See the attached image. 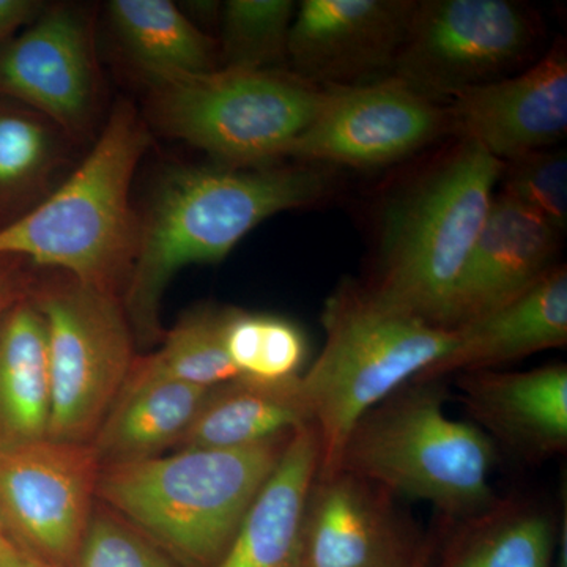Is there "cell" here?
I'll use <instances>...</instances> for the list:
<instances>
[{"instance_id": "obj_1", "label": "cell", "mask_w": 567, "mask_h": 567, "mask_svg": "<svg viewBox=\"0 0 567 567\" xmlns=\"http://www.w3.org/2000/svg\"><path fill=\"white\" fill-rule=\"evenodd\" d=\"M330 188L320 167H175L162 175L144 215L122 303L140 341L162 333L159 301L186 265L221 262L259 224L308 207Z\"/></svg>"}, {"instance_id": "obj_2", "label": "cell", "mask_w": 567, "mask_h": 567, "mask_svg": "<svg viewBox=\"0 0 567 567\" xmlns=\"http://www.w3.org/2000/svg\"><path fill=\"white\" fill-rule=\"evenodd\" d=\"M293 432L103 465L96 496L182 567H216Z\"/></svg>"}, {"instance_id": "obj_3", "label": "cell", "mask_w": 567, "mask_h": 567, "mask_svg": "<svg viewBox=\"0 0 567 567\" xmlns=\"http://www.w3.org/2000/svg\"><path fill=\"white\" fill-rule=\"evenodd\" d=\"M148 142L136 107L118 103L78 169L32 210L0 227V257L55 268L122 300L140 238L130 189Z\"/></svg>"}, {"instance_id": "obj_4", "label": "cell", "mask_w": 567, "mask_h": 567, "mask_svg": "<svg viewBox=\"0 0 567 567\" xmlns=\"http://www.w3.org/2000/svg\"><path fill=\"white\" fill-rule=\"evenodd\" d=\"M505 163L472 142L386 207L369 289L394 311L453 330L458 282L486 223Z\"/></svg>"}, {"instance_id": "obj_5", "label": "cell", "mask_w": 567, "mask_h": 567, "mask_svg": "<svg viewBox=\"0 0 567 567\" xmlns=\"http://www.w3.org/2000/svg\"><path fill=\"white\" fill-rule=\"evenodd\" d=\"M439 380L409 382L369 409L346 436L334 472L431 503L446 522L494 505V442L445 413ZM333 472V473H334Z\"/></svg>"}, {"instance_id": "obj_6", "label": "cell", "mask_w": 567, "mask_h": 567, "mask_svg": "<svg viewBox=\"0 0 567 567\" xmlns=\"http://www.w3.org/2000/svg\"><path fill=\"white\" fill-rule=\"evenodd\" d=\"M322 352L300 375L319 432L317 476L331 475L346 436L369 409L450 352L454 330L388 308L368 286L346 282L324 301Z\"/></svg>"}, {"instance_id": "obj_7", "label": "cell", "mask_w": 567, "mask_h": 567, "mask_svg": "<svg viewBox=\"0 0 567 567\" xmlns=\"http://www.w3.org/2000/svg\"><path fill=\"white\" fill-rule=\"evenodd\" d=\"M147 115L227 167L270 166L315 122L327 91L293 71L215 69L147 80Z\"/></svg>"}, {"instance_id": "obj_8", "label": "cell", "mask_w": 567, "mask_h": 567, "mask_svg": "<svg viewBox=\"0 0 567 567\" xmlns=\"http://www.w3.org/2000/svg\"><path fill=\"white\" fill-rule=\"evenodd\" d=\"M32 300L47 322L48 439L92 443L136 361L122 300L70 276L40 287Z\"/></svg>"}, {"instance_id": "obj_9", "label": "cell", "mask_w": 567, "mask_h": 567, "mask_svg": "<svg viewBox=\"0 0 567 567\" xmlns=\"http://www.w3.org/2000/svg\"><path fill=\"white\" fill-rule=\"evenodd\" d=\"M535 21L507 0L416 2L391 74L435 100L511 76L535 47Z\"/></svg>"}, {"instance_id": "obj_10", "label": "cell", "mask_w": 567, "mask_h": 567, "mask_svg": "<svg viewBox=\"0 0 567 567\" xmlns=\"http://www.w3.org/2000/svg\"><path fill=\"white\" fill-rule=\"evenodd\" d=\"M100 470L92 443L0 446V529L54 567H76Z\"/></svg>"}, {"instance_id": "obj_11", "label": "cell", "mask_w": 567, "mask_h": 567, "mask_svg": "<svg viewBox=\"0 0 567 567\" xmlns=\"http://www.w3.org/2000/svg\"><path fill=\"white\" fill-rule=\"evenodd\" d=\"M327 99L289 155L305 163L385 166L451 130L450 115L399 78L323 87Z\"/></svg>"}, {"instance_id": "obj_12", "label": "cell", "mask_w": 567, "mask_h": 567, "mask_svg": "<svg viewBox=\"0 0 567 567\" xmlns=\"http://www.w3.org/2000/svg\"><path fill=\"white\" fill-rule=\"evenodd\" d=\"M0 96L43 115L71 141L87 136L99 114L100 71L80 9H44L0 50Z\"/></svg>"}, {"instance_id": "obj_13", "label": "cell", "mask_w": 567, "mask_h": 567, "mask_svg": "<svg viewBox=\"0 0 567 567\" xmlns=\"http://www.w3.org/2000/svg\"><path fill=\"white\" fill-rule=\"evenodd\" d=\"M394 498L350 473L316 476L305 511L306 567H429L432 548Z\"/></svg>"}, {"instance_id": "obj_14", "label": "cell", "mask_w": 567, "mask_h": 567, "mask_svg": "<svg viewBox=\"0 0 567 567\" xmlns=\"http://www.w3.org/2000/svg\"><path fill=\"white\" fill-rule=\"evenodd\" d=\"M415 7L412 0H305L287 47L293 73L319 87L377 81L393 71Z\"/></svg>"}, {"instance_id": "obj_15", "label": "cell", "mask_w": 567, "mask_h": 567, "mask_svg": "<svg viewBox=\"0 0 567 567\" xmlns=\"http://www.w3.org/2000/svg\"><path fill=\"white\" fill-rule=\"evenodd\" d=\"M462 141L507 163L547 151L567 130V55L557 44L529 69L457 93L447 107Z\"/></svg>"}, {"instance_id": "obj_16", "label": "cell", "mask_w": 567, "mask_h": 567, "mask_svg": "<svg viewBox=\"0 0 567 567\" xmlns=\"http://www.w3.org/2000/svg\"><path fill=\"white\" fill-rule=\"evenodd\" d=\"M461 401L481 431L513 456L540 465L567 450V365L462 372Z\"/></svg>"}, {"instance_id": "obj_17", "label": "cell", "mask_w": 567, "mask_h": 567, "mask_svg": "<svg viewBox=\"0 0 567 567\" xmlns=\"http://www.w3.org/2000/svg\"><path fill=\"white\" fill-rule=\"evenodd\" d=\"M559 235L505 194H495L458 282L453 330L539 281L551 268Z\"/></svg>"}, {"instance_id": "obj_18", "label": "cell", "mask_w": 567, "mask_h": 567, "mask_svg": "<svg viewBox=\"0 0 567 567\" xmlns=\"http://www.w3.org/2000/svg\"><path fill=\"white\" fill-rule=\"evenodd\" d=\"M454 333L450 352L412 382H432L454 372L494 371L529 354L566 347V267H551L524 293Z\"/></svg>"}, {"instance_id": "obj_19", "label": "cell", "mask_w": 567, "mask_h": 567, "mask_svg": "<svg viewBox=\"0 0 567 567\" xmlns=\"http://www.w3.org/2000/svg\"><path fill=\"white\" fill-rule=\"evenodd\" d=\"M319 465L316 425L295 429L274 475L216 567H306L305 511Z\"/></svg>"}, {"instance_id": "obj_20", "label": "cell", "mask_w": 567, "mask_h": 567, "mask_svg": "<svg viewBox=\"0 0 567 567\" xmlns=\"http://www.w3.org/2000/svg\"><path fill=\"white\" fill-rule=\"evenodd\" d=\"M300 375L281 382L237 377L210 388L199 413L178 445L248 446L311 424Z\"/></svg>"}, {"instance_id": "obj_21", "label": "cell", "mask_w": 567, "mask_h": 567, "mask_svg": "<svg viewBox=\"0 0 567 567\" xmlns=\"http://www.w3.org/2000/svg\"><path fill=\"white\" fill-rule=\"evenodd\" d=\"M50 412L47 322L28 297L0 317V446L47 439Z\"/></svg>"}, {"instance_id": "obj_22", "label": "cell", "mask_w": 567, "mask_h": 567, "mask_svg": "<svg viewBox=\"0 0 567 567\" xmlns=\"http://www.w3.org/2000/svg\"><path fill=\"white\" fill-rule=\"evenodd\" d=\"M451 525L439 567H554L558 527L546 506L499 498L476 516Z\"/></svg>"}, {"instance_id": "obj_23", "label": "cell", "mask_w": 567, "mask_h": 567, "mask_svg": "<svg viewBox=\"0 0 567 567\" xmlns=\"http://www.w3.org/2000/svg\"><path fill=\"white\" fill-rule=\"evenodd\" d=\"M210 388L152 380L126 383L92 440L100 464L155 457L178 445Z\"/></svg>"}, {"instance_id": "obj_24", "label": "cell", "mask_w": 567, "mask_h": 567, "mask_svg": "<svg viewBox=\"0 0 567 567\" xmlns=\"http://www.w3.org/2000/svg\"><path fill=\"white\" fill-rule=\"evenodd\" d=\"M112 32L145 81L218 69L219 48L169 0H112Z\"/></svg>"}, {"instance_id": "obj_25", "label": "cell", "mask_w": 567, "mask_h": 567, "mask_svg": "<svg viewBox=\"0 0 567 567\" xmlns=\"http://www.w3.org/2000/svg\"><path fill=\"white\" fill-rule=\"evenodd\" d=\"M70 137L28 107L0 104V227L21 218L58 186Z\"/></svg>"}, {"instance_id": "obj_26", "label": "cell", "mask_w": 567, "mask_h": 567, "mask_svg": "<svg viewBox=\"0 0 567 567\" xmlns=\"http://www.w3.org/2000/svg\"><path fill=\"white\" fill-rule=\"evenodd\" d=\"M227 309H194L151 357L134 361L126 383L167 382L213 388L240 377L224 346Z\"/></svg>"}, {"instance_id": "obj_27", "label": "cell", "mask_w": 567, "mask_h": 567, "mask_svg": "<svg viewBox=\"0 0 567 567\" xmlns=\"http://www.w3.org/2000/svg\"><path fill=\"white\" fill-rule=\"evenodd\" d=\"M224 346L238 374L260 382L300 375L306 358V338L297 324L240 309H227Z\"/></svg>"}, {"instance_id": "obj_28", "label": "cell", "mask_w": 567, "mask_h": 567, "mask_svg": "<svg viewBox=\"0 0 567 567\" xmlns=\"http://www.w3.org/2000/svg\"><path fill=\"white\" fill-rule=\"evenodd\" d=\"M297 6L290 0H229L223 7L219 55L224 66L268 70L289 47Z\"/></svg>"}, {"instance_id": "obj_29", "label": "cell", "mask_w": 567, "mask_h": 567, "mask_svg": "<svg viewBox=\"0 0 567 567\" xmlns=\"http://www.w3.org/2000/svg\"><path fill=\"white\" fill-rule=\"evenodd\" d=\"M502 194L532 212L557 233L567 227V158L565 151H539L503 166Z\"/></svg>"}, {"instance_id": "obj_30", "label": "cell", "mask_w": 567, "mask_h": 567, "mask_svg": "<svg viewBox=\"0 0 567 567\" xmlns=\"http://www.w3.org/2000/svg\"><path fill=\"white\" fill-rule=\"evenodd\" d=\"M76 567H182L117 514L95 511Z\"/></svg>"}, {"instance_id": "obj_31", "label": "cell", "mask_w": 567, "mask_h": 567, "mask_svg": "<svg viewBox=\"0 0 567 567\" xmlns=\"http://www.w3.org/2000/svg\"><path fill=\"white\" fill-rule=\"evenodd\" d=\"M25 264L29 262L17 257H0V317L29 297L31 279L24 270Z\"/></svg>"}, {"instance_id": "obj_32", "label": "cell", "mask_w": 567, "mask_h": 567, "mask_svg": "<svg viewBox=\"0 0 567 567\" xmlns=\"http://www.w3.org/2000/svg\"><path fill=\"white\" fill-rule=\"evenodd\" d=\"M43 10V3L35 0H0V50L21 28L31 25Z\"/></svg>"}, {"instance_id": "obj_33", "label": "cell", "mask_w": 567, "mask_h": 567, "mask_svg": "<svg viewBox=\"0 0 567 567\" xmlns=\"http://www.w3.org/2000/svg\"><path fill=\"white\" fill-rule=\"evenodd\" d=\"M0 567H54L25 550L0 529Z\"/></svg>"}]
</instances>
